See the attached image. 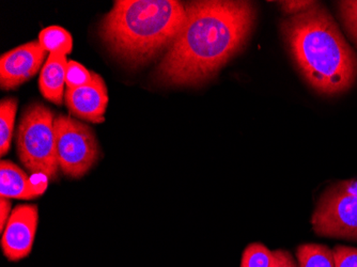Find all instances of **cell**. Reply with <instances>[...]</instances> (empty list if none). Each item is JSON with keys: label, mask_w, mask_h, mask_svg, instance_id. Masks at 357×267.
I'll use <instances>...</instances> for the list:
<instances>
[{"label": "cell", "mask_w": 357, "mask_h": 267, "mask_svg": "<svg viewBox=\"0 0 357 267\" xmlns=\"http://www.w3.org/2000/svg\"><path fill=\"white\" fill-rule=\"evenodd\" d=\"M333 254L336 267H357V248L337 246Z\"/></svg>", "instance_id": "18"}, {"label": "cell", "mask_w": 357, "mask_h": 267, "mask_svg": "<svg viewBox=\"0 0 357 267\" xmlns=\"http://www.w3.org/2000/svg\"><path fill=\"white\" fill-rule=\"evenodd\" d=\"M48 178L43 174L30 176L21 167L11 160H3L0 164V197L19 200H32L44 194Z\"/></svg>", "instance_id": "10"}, {"label": "cell", "mask_w": 357, "mask_h": 267, "mask_svg": "<svg viewBox=\"0 0 357 267\" xmlns=\"http://www.w3.org/2000/svg\"><path fill=\"white\" fill-rule=\"evenodd\" d=\"M93 80L92 71L86 69L83 64L70 60L66 70V85L68 89H76L89 85Z\"/></svg>", "instance_id": "16"}, {"label": "cell", "mask_w": 357, "mask_h": 267, "mask_svg": "<svg viewBox=\"0 0 357 267\" xmlns=\"http://www.w3.org/2000/svg\"><path fill=\"white\" fill-rule=\"evenodd\" d=\"M274 252L260 243H252L243 252L241 267H273Z\"/></svg>", "instance_id": "15"}, {"label": "cell", "mask_w": 357, "mask_h": 267, "mask_svg": "<svg viewBox=\"0 0 357 267\" xmlns=\"http://www.w3.org/2000/svg\"><path fill=\"white\" fill-rule=\"evenodd\" d=\"M55 116L41 103L28 106L16 130V151L23 166L31 174L55 182L59 176Z\"/></svg>", "instance_id": "4"}, {"label": "cell", "mask_w": 357, "mask_h": 267, "mask_svg": "<svg viewBox=\"0 0 357 267\" xmlns=\"http://www.w3.org/2000/svg\"><path fill=\"white\" fill-rule=\"evenodd\" d=\"M274 257L273 267H298L294 257L287 250H282V249L275 250Z\"/></svg>", "instance_id": "20"}, {"label": "cell", "mask_w": 357, "mask_h": 267, "mask_svg": "<svg viewBox=\"0 0 357 267\" xmlns=\"http://www.w3.org/2000/svg\"><path fill=\"white\" fill-rule=\"evenodd\" d=\"M92 76L91 84L76 89H67L64 98L72 114L85 121L100 124L105 121L109 98L103 77L93 71Z\"/></svg>", "instance_id": "9"}, {"label": "cell", "mask_w": 357, "mask_h": 267, "mask_svg": "<svg viewBox=\"0 0 357 267\" xmlns=\"http://www.w3.org/2000/svg\"><path fill=\"white\" fill-rule=\"evenodd\" d=\"M296 257L298 267H336L333 250L324 245H301L296 250Z\"/></svg>", "instance_id": "14"}, {"label": "cell", "mask_w": 357, "mask_h": 267, "mask_svg": "<svg viewBox=\"0 0 357 267\" xmlns=\"http://www.w3.org/2000/svg\"><path fill=\"white\" fill-rule=\"evenodd\" d=\"M39 224V210L36 204H20L1 232L0 246L10 262H19L31 254Z\"/></svg>", "instance_id": "7"}, {"label": "cell", "mask_w": 357, "mask_h": 267, "mask_svg": "<svg viewBox=\"0 0 357 267\" xmlns=\"http://www.w3.org/2000/svg\"><path fill=\"white\" fill-rule=\"evenodd\" d=\"M185 6V21L156 69L168 86H197L213 77L245 45L256 20L250 1L202 0Z\"/></svg>", "instance_id": "1"}, {"label": "cell", "mask_w": 357, "mask_h": 267, "mask_svg": "<svg viewBox=\"0 0 357 267\" xmlns=\"http://www.w3.org/2000/svg\"><path fill=\"white\" fill-rule=\"evenodd\" d=\"M40 45L50 55L67 56L73 48L71 33L60 26H51L39 33Z\"/></svg>", "instance_id": "12"}, {"label": "cell", "mask_w": 357, "mask_h": 267, "mask_svg": "<svg viewBox=\"0 0 357 267\" xmlns=\"http://www.w3.org/2000/svg\"><path fill=\"white\" fill-rule=\"evenodd\" d=\"M312 224L318 236L357 242V178L333 184L323 192Z\"/></svg>", "instance_id": "5"}, {"label": "cell", "mask_w": 357, "mask_h": 267, "mask_svg": "<svg viewBox=\"0 0 357 267\" xmlns=\"http://www.w3.org/2000/svg\"><path fill=\"white\" fill-rule=\"evenodd\" d=\"M282 36L305 79L320 93L338 94L357 79V57L326 8L310 9L282 23Z\"/></svg>", "instance_id": "2"}, {"label": "cell", "mask_w": 357, "mask_h": 267, "mask_svg": "<svg viewBox=\"0 0 357 267\" xmlns=\"http://www.w3.org/2000/svg\"><path fill=\"white\" fill-rule=\"evenodd\" d=\"M280 3L282 11L291 16L302 13L316 5L314 1H280Z\"/></svg>", "instance_id": "19"}, {"label": "cell", "mask_w": 357, "mask_h": 267, "mask_svg": "<svg viewBox=\"0 0 357 267\" xmlns=\"http://www.w3.org/2000/svg\"><path fill=\"white\" fill-rule=\"evenodd\" d=\"M185 21L176 0H118L102 22L101 35L112 53L128 63H146L169 48Z\"/></svg>", "instance_id": "3"}, {"label": "cell", "mask_w": 357, "mask_h": 267, "mask_svg": "<svg viewBox=\"0 0 357 267\" xmlns=\"http://www.w3.org/2000/svg\"><path fill=\"white\" fill-rule=\"evenodd\" d=\"M46 52L39 41L14 48L0 57V87L13 90L33 77L41 69Z\"/></svg>", "instance_id": "8"}, {"label": "cell", "mask_w": 357, "mask_h": 267, "mask_svg": "<svg viewBox=\"0 0 357 267\" xmlns=\"http://www.w3.org/2000/svg\"><path fill=\"white\" fill-rule=\"evenodd\" d=\"M17 100L6 98L0 102V155L9 153L13 138Z\"/></svg>", "instance_id": "13"}, {"label": "cell", "mask_w": 357, "mask_h": 267, "mask_svg": "<svg viewBox=\"0 0 357 267\" xmlns=\"http://www.w3.org/2000/svg\"><path fill=\"white\" fill-rule=\"evenodd\" d=\"M339 10L344 20V26L357 43V0L340 1Z\"/></svg>", "instance_id": "17"}, {"label": "cell", "mask_w": 357, "mask_h": 267, "mask_svg": "<svg viewBox=\"0 0 357 267\" xmlns=\"http://www.w3.org/2000/svg\"><path fill=\"white\" fill-rule=\"evenodd\" d=\"M68 62L67 56L50 55L40 74V92L47 101L58 106L63 100Z\"/></svg>", "instance_id": "11"}, {"label": "cell", "mask_w": 357, "mask_h": 267, "mask_svg": "<svg viewBox=\"0 0 357 267\" xmlns=\"http://www.w3.org/2000/svg\"><path fill=\"white\" fill-rule=\"evenodd\" d=\"M55 132L62 174L68 178H83L101 158L94 130L73 116L59 114L55 119Z\"/></svg>", "instance_id": "6"}, {"label": "cell", "mask_w": 357, "mask_h": 267, "mask_svg": "<svg viewBox=\"0 0 357 267\" xmlns=\"http://www.w3.org/2000/svg\"><path fill=\"white\" fill-rule=\"evenodd\" d=\"M11 208L12 204L10 199L1 198L0 197V231L1 232H3L10 216H11Z\"/></svg>", "instance_id": "21"}]
</instances>
